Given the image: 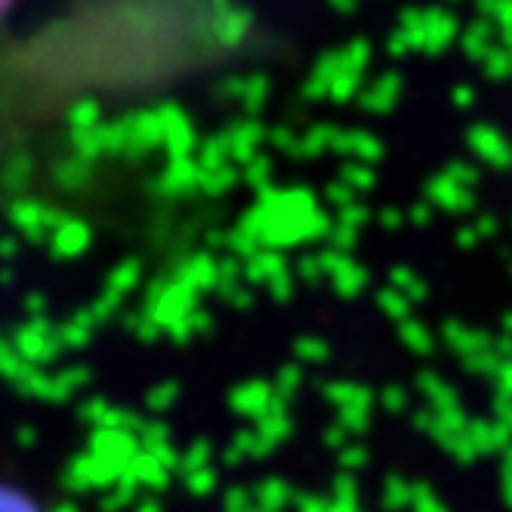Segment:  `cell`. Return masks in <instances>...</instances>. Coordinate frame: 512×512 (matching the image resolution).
I'll return each instance as SVG.
<instances>
[{
	"mask_svg": "<svg viewBox=\"0 0 512 512\" xmlns=\"http://www.w3.org/2000/svg\"><path fill=\"white\" fill-rule=\"evenodd\" d=\"M13 4H16V0H0V25H4V19L13 10Z\"/></svg>",
	"mask_w": 512,
	"mask_h": 512,
	"instance_id": "2",
	"label": "cell"
},
{
	"mask_svg": "<svg viewBox=\"0 0 512 512\" xmlns=\"http://www.w3.org/2000/svg\"><path fill=\"white\" fill-rule=\"evenodd\" d=\"M0 512H41V506L34 503L28 494L0 485Z\"/></svg>",
	"mask_w": 512,
	"mask_h": 512,
	"instance_id": "1",
	"label": "cell"
}]
</instances>
